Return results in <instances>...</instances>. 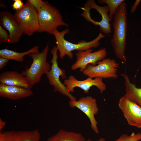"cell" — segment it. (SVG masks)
Here are the masks:
<instances>
[{"label":"cell","instance_id":"1","mask_svg":"<svg viewBox=\"0 0 141 141\" xmlns=\"http://www.w3.org/2000/svg\"><path fill=\"white\" fill-rule=\"evenodd\" d=\"M114 32L110 42L116 57L126 62L125 56L127 28V16L126 3L117 9L113 18Z\"/></svg>","mask_w":141,"mask_h":141},{"label":"cell","instance_id":"2","mask_svg":"<svg viewBox=\"0 0 141 141\" xmlns=\"http://www.w3.org/2000/svg\"><path fill=\"white\" fill-rule=\"evenodd\" d=\"M69 32V29L67 28L61 31L56 30L53 33L56 40V47L60 53V58L61 59L66 55L70 59H72L73 54L72 52L74 50L84 51L98 47L100 44L99 40L104 37L101 32L97 36L92 40L88 42L83 40L75 44L69 42L64 38L65 35Z\"/></svg>","mask_w":141,"mask_h":141},{"label":"cell","instance_id":"3","mask_svg":"<svg viewBox=\"0 0 141 141\" xmlns=\"http://www.w3.org/2000/svg\"><path fill=\"white\" fill-rule=\"evenodd\" d=\"M49 48L48 43L41 52H32L28 55L33 60L32 63L30 68L26 67L21 73L26 78L32 87L40 82L43 74H46L50 70L51 66L46 60Z\"/></svg>","mask_w":141,"mask_h":141},{"label":"cell","instance_id":"4","mask_svg":"<svg viewBox=\"0 0 141 141\" xmlns=\"http://www.w3.org/2000/svg\"><path fill=\"white\" fill-rule=\"evenodd\" d=\"M37 12L39 25L38 32L53 35L58 27H68V25L63 21L59 10L48 1H44L43 7Z\"/></svg>","mask_w":141,"mask_h":141},{"label":"cell","instance_id":"5","mask_svg":"<svg viewBox=\"0 0 141 141\" xmlns=\"http://www.w3.org/2000/svg\"><path fill=\"white\" fill-rule=\"evenodd\" d=\"M22 34L31 36L38 32L39 25L37 12L28 0L14 15Z\"/></svg>","mask_w":141,"mask_h":141},{"label":"cell","instance_id":"6","mask_svg":"<svg viewBox=\"0 0 141 141\" xmlns=\"http://www.w3.org/2000/svg\"><path fill=\"white\" fill-rule=\"evenodd\" d=\"M57 51L56 47L55 46H54L50 51L52 55L50 61L52 65L50 70L46 74L49 83L54 86L55 92H58L61 94L66 96L69 98L70 101L76 100V98L68 91L66 86L60 80V77L63 79H65L66 78V76L65 70L58 66Z\"/></svg>","mask_w":141,"mask_h":141},{"label":"cell","instance_id":"7","mask_svg":"<svg viewBox=\"0 0 141 141\" xmlns=\"http://www.w3.org/2000/svg\"><path fill=\"white\" fill-rule=\"evenodd\" d=\"M96 64H89L82 72L92 78L116 79L118 77L117 73L119 64L114 59L105 58L98 62Z\"/></svg>","mask_w":141,"mask_h":141},{"label":"cell","instance_id":"8","mask_svg":"<svg viewBox=\"0 0 141 141\" xmlns=\"http://www.w3.org/2000/svg\"><path fill=\"white\" fill-rule=\"evenodd\" d=\"M69 105L70 107L76 108L83 112L89 119L92 130L96 133H99L98 123L95 115L97 114L99 109L95 98L91 96L83 97L78 100L70 101Z\"/></svg>","mask_w":141,"mask_h":141},{"label":"cell","instance_id":"9","mask_svg":"<svg viewBox=\"0 0 141 141\" xmlns=\"http://www.w3.org/2000/svg\"><path fill=\"white\" fill-rule=\"evenodd\" d=\"M92 49L84 51H79L76 53V60L71 66L72 70L80 69L82 72L89 64L96 65L97 63L105 58L107 52L105 48L100 49L98 51L92 52Z\"/></svg>","mask_w":141,"mask_h":141},{"label":"cell","instance_id":"10","mask_svg":"<svg viewBox=\"0 0 141 141\" xmlns=\"http://www.w3.org/2000/svg\"><path fill=\"white\" fill-rule=\"evenodd\" d=\"M63 84L70 93L74 92V89L76 87L81 88L86 93H89L90 88L93 86L96 87L102 94L106 89V84L103 81V79L100 78L93 79L88 77L84 80H79L72 75L64 80Z\"/></svg>","mask_w":141,"mask_h":141},{"label":"cell","instance_id":"11","mask_svg":"<svg viewBox=\"0 0 141 141\" xmlns=\"http://www.w3.org/2000/svg\"><path fill=\"white\" fill-rule=\"evenodd\" d=\"M118 105L128 124L141 128V107L124 96L120 98Z\"/></svg>","mask_w":141,"mask_h":141},{"label":"cell","instance_id":"12","mask_svg":"<svg viewBox=\"0 0 141 141\" xmlns=\"http://www.w3.org/2000/svg\"><path fill=\"white\" fill-rule=\"evenodd\" d=\"M0 20L3 26L9 33L7 43L13 44L18 42L23 34L14 15L9 11H1Z\"/></svg>","mask_w":141,"mask_h":141},{"label":"cell","instance_id":"13","mask_svg":"<svg viewBox=\"0 0 141 141\" xmlns=\"http://www.w3.org/2000/svg\"><path fill=\"white\" fill-rule=\"evenodd\" d=\"M90 8L96 10L100 14L102 17V19L99 22L93 20L91 18H90L88 21L94 25L99 26L101 32L105 34L111 33V24L110 23L111 21L108 16L109 10L107 5L101 6L97 5L94 0H88L86 3Z\"/></svg>","mask_w":141,"mask_h":141},{"label":"cell","instance_id":"14","mask_svg":"<svg viewBox=\"0 0 141 141\" xmlns=\"http://www.w3.org/2000/svg\"><path fill=\"white\" fill-rule=\"evenodd\" d=\"M31 89L0 83V96L13 100H19L32 96Z\"/></svg>","mask_w":141,"mask_h":141},{"label":"cell","instance_id":"15","mask_svg":"<svg viewBox=\"0 0 141 141\" xmlns=\"http://www.w3.org/2000/svg\"><path fill=\"white\" fill-rule=\"evenodd\" d=\"M0 83L28 89L32 88L25 77L15 71H6L2 73L0 75Z\"/></svg>","mask_w":141,"mask_h":141},{"label":"cell","instance_id":"16","mask_svg":"<svg viewBox=\"0 0 141 141\" xmlns=\"http://www.w3.org/2000/svg\"><path fill=\"white\" fill-rule=\"evenodd\" d=\"M40 133L37 130L31 131H7L6 141H40Z\"/></svg>","mask_w":141,"mask_h":141},{"label":"cell","instance_id":"17","mask_svg":"<svg viewBox=\"0 0 141 141\" xmlns=\"http://www.w3.org/2000/svg\"><path fill=\"white\" fill-rule=\"evenodd\" d=\"M125 80V93L124 96L141 107V87L138 88L130 82L126 74H121Z\"/></svg>","mask_w":141,"mask_h":141},{"label":"cell","instance_id":"18","mask_svg":"<svg viewBox=\"0 0 141 141\" xmlns=\"http://www.w3.org/2000/svg\"><path fill=\"white\" fill-rule=\"evenodd\" d=\"M80 133L61 129L55 134L48 138L46 141H85Z\"/></svg>","mask_w":141,"mask_h":141},{"label":"cell","instance_id":"19","mask_svg":"<svg viewBox=\"0 0 141 141\" xmlns=\"http://www.w3.org/2000/svg\"><path fill=\"white\" fill-rule=\"evenodd\" d=\"M38 48V46H36L27 51L22 52H18L6 49H3L0 50V57L22 62L25 55L32 52H39Z\"/></svg>","mask_w":141,"mask_h":141},{"label":"cell","instance_id":"20","mask_svg":"<svg viewBox=\"0 0 141 141\" xmlns=\"http://www.w3.org/2000/svg\"><path fill=\"white\" fill-rule=\"evenodd\" d=\"M125 0H98V2L101 4H105L108 6L109 12V18L111 21L117 9Z\"/></svg>","mask_w":141,"mask_h":141},{"label":"cell","instance_id":"21","mask_svg":"<svg viewBox=\"0 0 141 141\" xmlns=\"http://www.w3.org/2000/svg\"><path fill=\"white\" fill-rule=\"evenodd\" d=\"M141 140V133H135L133 132L130 135L122 134L114 141H139Z\"/></svg>","mask_w":141,"mask_h":141},{"label":"cell","instance_id":"22","mask_svg":"<svg viewBox=\"0 0 141 141\" xmlns=\"http://www.w3.org/2000/svg\"><path fill=\"white\" fill-rule=\"evenodd\" d=\"M9 37V34L5 29L0 26V42L7 43Z\"/></svg>","mask_w":141,"mask_h":141},{"label":"cell","instance_id":"23","mask_svg":"<svg viewBox=\"0 0 141 141\" xmlns=\"http://www.w3.org/2000/svg\"><path fill=\"white\" fill-rule=\"evenodd\" d=\"M28 1L37 11L42 7L44 3V1L41 0H28Z\"/></svg>","mask_w":141,"mask_h":141},{"label":"cell","instance_id":"24","mask_svg":"<svg viewBox=\"0 0 141 141\" xmlns=\"http://www.w3.org/2000/svg\"><path fill=\"white\" fill-rule=\"evenodd\" d=\"M13 1L14 2L11 6L13 9L16 11L20 10L24 5L21 0H14Z\"/></svg>","mask_w":141,"mask_h":141},{"label":"cell","instance_id":"25","mask_svg":"<svg viewBox=\"0 0 141 141\" xmlns=\"http://www.w3.org/2000/svg\"><path fill=\"white\" fill-rule=\"evenodd\" d=\"M9 60L2 57H0V69L3 68L9 62Z\"/></svg>","mask_w":141,"mask_h":141},{"label":"cell","instance_id":"26","mask_svg":"<svg viewBox=\"0 0 141 141\" xmlns=\"http://www.w3.org/2000/svg\"><path fill=\"white\" fill-rule=\"evenodd\" d=\"M140 1V0H136L135 1L133 5L131 8L130 12L132 13L133 14L134 13L136 10L137 7Z\"/></svg>","mask_w":141,"mask_h":141},{"label":"cell","instance_id":"27","mask_svg":"<svg viewBox=\"0 0 141 141\" xmlns=\"http://www.w3.org/2000/svg\"><path fill=\"white\" fill-rule=\"evenodd\" d=\"M7 131L0 133V141H6Z\"/></svg>","mask_w":141,"mask_h":141},{"label":"cell","instance_id":"28","mask_svg":"<svg viewBox=\"0 0 141 141\" xmlns=\"http://www.w3.org/2000/svg\"><path fill=\"white\" fill-rule=\"evenodd\" d=\"M6 122L3 121L1 118L0 119V133L2 132V130L6 125Z\"/></svg>","mask_w":141,"mask_h":141},{"label":"cell","instance_id":"29","mask_svg":"<svg viewBox=\"0 0 141 141\" xmlns=\"http://www.w3.org/2000/svg\"><path fill=\"white\" fill-rule=\"evenodd\" d=\"M85 141H92L90 139H88L86 140ZM97 141H105V139L103 137H101Z\"/></svg>","mask_w":141,"mask_h":141}]
</instances>
